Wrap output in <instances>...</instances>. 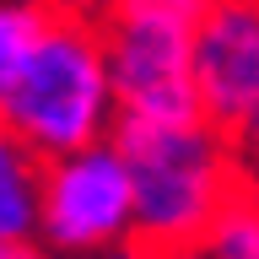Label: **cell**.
Listing matches in <instances>:
<instances>
[{
  "label": "cell",
  "instance_id": "cell-12",
  "mask_svg": "<svg viewBox=\"0 0 259 259\" xmlns=\"http://www.w3.org/2000/svg\"><path fill=\"white\" fill-rule=\"evenodd\" d=\"M243 146H259V113L248 119V130H243Z\"/></svg>",
  "mask_w": 259,
  "mask_h": 259
},
{
  "label": "cell",
  "instance_id": "cell-13",
  "mask_svg": "<svg viewBox=\"0 0 259 259\" xmlns=\"http://www.w3.org/2000/svg\"><path fill=\"white\" fill-rule=\"evenodd\" d=\"M0 259H6V248H0Z\"/></svg>",
  "mask_w": 259,
  "mask_h": 259
},
{
  "label": "cell",
  "instance_id": "cell-7",
  "mask_svg": "<svg viewBox=\"0 0 259 259\" xmlns=\"http://www.w3.org/2000/svg\"><path fill=\"white\" fill-rule=\"evenodd\" d=\"M200 254H210V259H259V205L243 189H232L222 200V210L210 216L205 238H200Z\"/></svg>",
  "mask_w": 259,
  "mask_h": 259
},
{
  "label": "cell",
  "instance_id": "cell-3",
  "mask_svg": "<svg viewBox=\"0 0 259 259\" xmlns=\"http://www.w3.org/2000/svg\"><path fill=\"white\" fill-rule=\"evenodd\" d=\"M38 254H135V189L113 135L44 157Z\"/></svg>",
  "mask_w": 259,
  "mask_h": 259
},
{
  "label": "cell",
  "instance_id": "cell-5",
  "mask_svg": "<svg viewBox=\"0 0 259 259\" xmlns=\"http://www.w3.org/2000/svg\"><path fill=\"white\" fill-rule=\"evenodd\" d=\"M194 92L210 124L243 141L259 113V0H210L194 22Z\"/></svg>",
  "mask_w": 259,
  "mask_h": 259
},
{
  "label": "cell",
  "instance_id": "cell-9",
  "mask_svg": "<svg viewBox=\"0 0 259 259\" xmlns=\"http://www.w3.org/2000/svg\"><path fill=\"white\" fill-rule=\"evenodd\" d=\"M113 6H135V11H157V16H178V22H200L210 11V0H113Z\"/></svg>",
  "mask_w": 259,
  "mask_h": 259
},
{
  "label": "cell",
  "instance_id": "cell-2",
  "mask_svg": "<svg viewBox=\"0 0 259 259\" xmlns=\"http://www.w3.org/2000/svg\"><path fill=\"white\" fill-rule=\"evenodd\" d=\"M0 124H11L38 157L108 141L119 124V103L103 49V16L54 6L38 44L0 81Z\"/></svg>",
  "mask_w": 259,
  "mask_h": 259
},
{
  "label": "cell",
  "instance_id": "cell-1",
  "mask_svg": "<svg viewBox=\"0 0 259 259\" xmlns=\"http://www.w3.org/2000/svg\"><path fill=\"white\" fill-rule=\"evenodd\" d=\"M113 146L124 151L135 189V254H200L210 216L238 189L243 141L194 113V119H119Z\"/></svg>",
  "mask_w": 259,
  "mask_h": 259
},
{
  "label": "cell",
  "instance_id": "cell-6",
  "mask_svg": "<svg viewBox=\"0 0 259 259\" xmlns=\"http://www.w3.org/2000/svg\"><path fill=\"white\" fill-rule=\"evenodd\" d=\"M38 200H44V157L11 124H0V248L6 259L38 254Z\"/></svg>",
  "mask_w": 259,
  "mask_h": 259
},
{
  "label": "cell",
  "instance_id": "cell-11",
  "mask_svg": "<svg viewBox=\"0 0 259 259\" xmlns=\"http://www.w3.org/2000/svg\"><path fill=\"white\" fill-rule=\"evenodd\" d=\"M49 6H60V11H92V16H103L113 0H49Z\"/></svg>",
  "mask_w": 259,
  "mask_h": 259
},
{
  "label": "cell",
  "instance_id": "cell-10",
  "mask_svg": "<svg viewBox=\"0 0 259 259\" xmlns=\"http://www.w3.org/2000/svg\"><path fill=\"white\" fill-rule=\"evenodd\" d=\"M238 189L259 205V146H243V162H238Z\"/></svg>",
  "mask_w": 259,
  "mask_h": 259
},
{
  "label": "cell",
  "instance_id": "cell-8",
  "mask_svg": "<svg viewBox=\"0 0 259 259\" xmlns=\"http://www.w3.org/2000/svg\"><path fill=\"white\" fill-rule=\"evenodd\" d=\"M49 16H54L49 0H0V81L11 76L22 65V54L38 44Z\"/></svg>",
  "mask_w": 259,
  "mask_h": 259
},
{
  "label": "cell",
  "instance_id": "cell-4",
  "mask_svg": "<svg viewBox=\"0 0 259 259\" xmlns=\"http://www.w3.org/2000/svg\"><path fill=\"white\" fill-rule=\"evenodd\" d=\"M103 49L119 119H194V27L178 16L108 6L103 11Z\"/></svg>",
  "mask_w": 259,
  "mask_h": 259
}]
</instances>
